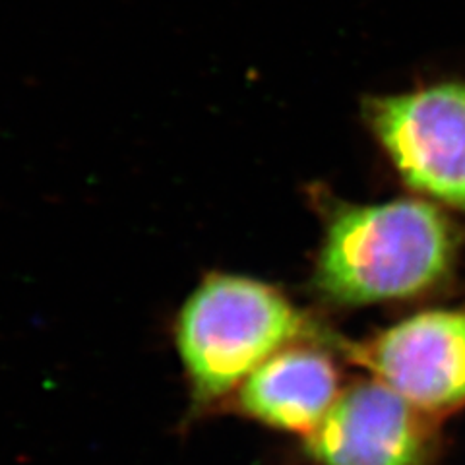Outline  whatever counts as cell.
<instances>
[{"mask_svg": "<svg viewBox=\"0 0 465 465\" xmlns=\"http://www.w3.org/2000/svg\"><path fill=\"white\" fill-rule=\"evenodd\" d=\"M340 396L338 369L311 347H285L239 390L241 410L270 427L311 434Z\"/></svg>", "mask_w": 465, "mask_h": 465, "instance_id": "cell-6", "label": "cell"}, {"mask_svg": "<svg viewBox=\"0 0 465 465\" xmlns=\"http://www.w3.org/2000/svg\"><path fill=\"white\" fill-rule=\"evenodd\" d=\"M456 251L452 223L429 202L343 203L328 217L314 285L345 307L410 299L446 278Z\"/></svg>", "mask_w": 465, "mask_h": 465, "instance_id": "cell-1", "label": "cell"}, {"mask_svg": "<svg viewBox=\"0 0 465 465\" xmlns=\"http://www.w3.org/2000/svg\"><path fill=\"white\" fill-rule=\"evenodd\" d=\"M307 436L322 465H425L434 450L432 417L381 381L341 391Z\"/></svg>", "mask_w": 465, "mask_h": 465, "instance_id": "cell-5", "label": "cell"}, {"mask_svg": "<svg viewBox=\"0 0 465 465\" xmlns=\"http://www.w3.org/2000/svg\"><path fill=\"white\" fill-rule=\"evenodd\" d=\"M349 355L430 417L465 405V311L410 316Z\"/></svg>", "mask_w": 465, "mask_h": 465, "instance_id": "cell-4", "label": "cell"}, {"mask_svg": "<svg viewBox=\"0 0 465 465\" xmlns=\"http://www.w3.org/2000/svg\"><path fill=\"white\" fill-rule=\"evenodd\" d=\"M365 114L407 184L465 213V82L372 97Z\"/></svg>", "mask_w": 465, "mask_h": 465, "instance_id": "cell-3", "label": "cell"}, {"mask_svg": "<svg viewBox=\"0 0 465 465\" xmlns=\"http://www.w3.org/2000/svg\"><path fill=\"white\" fill-rule=\"evenodd\" d=\"M177 347L196 405L241 388L260 365L311 333L282 291L235 273H213L186 299Z\"/></svg>", "mask_w": 465, "mask_h": 465, "instance_id": "cell-2", "label": "cell"}]
</instances>
